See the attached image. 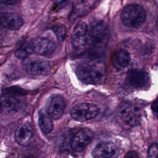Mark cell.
I'll list each match as a JSON object with an SVG mask.
<instances>
[{
	"label": "cell",
	"instance_id": "cell-11",
	"mask_svg": "<svg viewBox=\"0 0 158 158\" xmlns=\"http://www.w3.org/2000/svg\"><path fill=\"white\" fill-rule=\"evenodd\" d=\"M127 81L131 86L135 88H143L149 82L148 74L140 69H131L127 73Z\"/></svg>",
	"mask_w": 158,
	"mask_h": 158
},
{
	"label": "cell",
	"instance_id": "cell-16",
	"mask_svg": "<svg viewBox=\"0 0 158 158\" xmlns=\"http://www.w3.org/2000/svg\"><path fill=\"white\" fill-rule=\"evenodd\" d=\"M38 124L41 131L47 134L50 133L53 128V123L51 118L46 113V112L41 111L39 114Z\"/></svg>",
	"mask_w": 158,
	"mask_h": 158
},
{
	"label": "cell",
	"instance_id": "cell-10",
	"mask_svg": "<svg viewBox=\"0 0 158 158\" xmlns=\"http://www.w3.org/2000/svg\"><path fill=\"white\" fill-rule=\"evenodd\" d=\"M14 137L15 141L20 146H28L33 138V129L31 125L29 123L20 125L15 131Z\"/></svg>",
	"mask_w": 158,
	"mask_h": 158
},
{
	"label": "cell",
	"instance_id": "cell-24",
	"mask_svg": "<svg viewBox=\"0 0 158 158\" xmlns=\"http://www.w3.org/2000/svg\"><path fill=\"white\" fill-rule=\"evenodd\" d=\"M20 0H0L3 3L7 4H10V5H13L15 4H17V2H19Z\"/></svg>",
	"mask_w": 158,
	"mask_h": 158
},
{
	"label": "cell",
	"instance_id": "cell-26",
	"mask_svg": "<svg viewBox=\"0 0 158 158\" xmlns=\"http://www.w3.org/2000/svg\"><path fill=\"white\" fill-rule=\"evenodd\" d=\"M1 25V15H0V26Z\"/></svg>",
	"mask_w": 158,
	"mask_h": 158
},
{
	"label": "cell",
	"instance_id": "cell-15",
	"mask_svg": "<svg viewBox=\"0 0 158 158\" xmlns=\"http://www.w3.org/2000/svg\"><path fill=\"white\" fill-rule=\"evenodd\" d=\"M19 106V101L8 95H0V114H8L15 112Z\"/></svg>",
	"mask_w": 158,
	"mask_h": 158
},
{
	"label": "cell",
	"instance_id": "cell-14",
	"mask_svg": "<svg viewBox=\"0 0 158 158\" xmlns=\"http://www.w3.org/2000/svg\"><path fill=\"white\" fill-rule=\"evenodd\" d=\"M1 25L11 30H16L23 25L22 18L15 13H4L1 15Z\"/></svg>",
	"mask_w": 158,
	"mask_h": 158
},
{
	"label": "cell",
	"instance_id": "cell-3",
	"mask_svg": "<svg viewBox=\"0 0 158 158\" xmlns=\"http://www.w3.org/2000/svg\"><path fill=\"white\" fill-rule=\"evenodd\" d=\"M118 117L125 123L130 126H136L141 120V111L133 104L129 102H123L117 107Z\"/></svg>",
	"mask_w": 158,
	"mask_h": 158
},
{
	"label": "cell",
	"instance_id": "cell-23",
	"mask_svg": "<svg viewBox=\"0 0 158 158\" xmlns=\"http://www.w3.org/2000/svg\"><path fill=\"white\" fill-rule=\"evenodd\" d=\"M139 156L138 153L135 151H130L128 153H127L125 156V157L127 158H132V157H138Z\"/></svg>",
	"mask_w": 158,
	"mask_h": 158
},
{
	"label": "cell",
	"instance_id": "cell-5",
	"mask_svg": "<svg viewBox=\"0 0 158 158\" xmlns=\"http://www.w3.org/2000/svg\"><path fill=\"white\" fill-rule=\"evenodd\" d=\"M88 36L93 44L96 46H102L109 41V28L103 21L96 22L93 23L88 31Z\"/></svg>",
	"mask_w": 158,
	"mask_h": 158
},
{
	"label": "cell",
	"instance_id": "cell-25",
	"mask_svg": "<svg viewBox=\"0 0 158 158\" xmlns=\"http://www.w3.org/2000/svg\"><path fill=\"white\" fill-rule=\"evenodd\" d=\"M156 27H157V28L158 30V15H157V19H156Z\"/></svg>",
	"mask_w": 158,
	"mask_h": 158
},
{
	"label": "cell",
	"instance_id": "cell-22",
	"mask_svg": "<svg viewBox=\"0 0 158 158\" xmlns=\"http://www.w3.org/2000/svg\"><path fill=\"white\" fill-rule=\"evenodd\" d=\"M151 109L154 114L158 117V101H155L151 105Z\"/></svg>",
	"mask_w": 158,
	"mask_h": 158
},
{
	"label": "cell",
	"instance_id": "cell-4",
	"mask_svg": "<svg viewBox=\"0 0 158 158\" xmlns=\"http://www.w3.org/2000/svg\"><path fill=\"white\" fill-rule=\"evenodd\" d=\"M22 67L30 75H47L51 70L49 62L43 59L36 57H27L23 59Z\"/></svg>",
	"mask_w": 158,
	"mask_h": 158
},
{
	"label": "cell",
	"instance_id": "cell-21",
	"mask_svg": "<svg viewBox=\"0 0 158 158\" xmlns=\"http://www.w3.org/2000/svg\"><path fill=\"white\" fill-rule=\"evenodd\" d=\"M70 0H56L54 4V7L56 10H60L66 6Z\"/></svg>",
	"mask_w": 158,
	"mask_h": 158
},
{
	"label": "cell",
	"instance_id": "cell-1",
	"mask_svg": "<svg viewBox=\"0 0 158 158\" xmlns=\"http://www.w3.org/2000/svg\"><path fill=\"white\" fill-rule=\"evenodd\" d=\"M146 12L138 4H129L125 7L121 13V20L124 25L133 28L140 27L145 21Z\"/></svg>",
	"mask_w": 158,
	"mask_h": 158
},
{
	"label": "cell",
	"instance_id": "cell-13",
	"mask_svg": "<svg viewBox=\"0 0 158 158\" xmlns=\"http://www.w3.org/2000/svg\"><path fill=\"white\" fill-rule=\"evenodd\" d=\"M94 157H112L117 154V148L111 142L103 141L98 143L92 152Z\"/></svg>",
	"mask_w": 158,
	"mask_h": 158
},
{
	"label": "cell",
	"instance_id": "cell-6",
	"mask_svg": "<svg viewBox=\"0 0 158 158\" xmlns=\"http://www.w3.org/2000/svg\"><path fill=\"white\" fill-rule=\"evenodd\" d=\"M99 112L97 106L91 103H81L73 107L70 110L72 117L80 122H84L96 117Z\"/></svg>",
	"mask_w": 158,
	"mask_h": 158
},
{
	"label": "cell",
	"instance_id": "cell-20",
	"mask_svg": "<svg viewBox=\"0 0 158 158\" xmlns=\"http://www.w3.org/2000/svg\"><path fill=\"white\" fill-rule=\"evenodd\" d=\"M148 156L151 158H158V143H153L149 147Z\"/></svg>",
	"mask_w": 158,
	"mask_h": 158
},
{
	"label": "cell",
	"instance_id": "cell-9",
	"mask_svg": "<svg viewBox=\"0 0 158 158\" xmlns=\"http://www.w3.org/2000/svg\"><path fill=\"white\" fill-rule=\"evenodd\" d=\"M65 107L64 98L60 95H52L47 102L46 112L51 118L58 119L63 115Z\"/></svg>",
	"mask_w": 158,
	"mask_h": 158
},
{
	"label": "cell",
	"instance_id": "cell-17",
	"mask_svg": "<svg viewBox=\"0 0 158 158\" xmlns=\"http://www.w3.org/2000/svg\"><path fill=\"white\" fill-rule=\"evenodd\" d=\"M32 52H33L31 48V42H25L17 48V49L15 51V56L20 59H24L29 57Z\"/></svg>",
	"mask_w": 158,
	"mask_h": 158
},
{
	"label": "cell",
	"instance_id": "cell-2",
	"mask_svg": "<svg viewBox=\"0 0 158 158\" xmlns=\"http://www.w3.org/2000/svg\"><path fill=\"white\" fill-rule=\"evenodd\" d=\"M78 78L85 83L96 84L101 80L102 73L96 65L86 62L79 64L76 69Z\"/></svg>",
	"mask_w": 158,
	"mask_h": 158
},
{
	"label": "cell",
	"instance_id": "cell-18",
	"mask_svg": "<svg viewBox=\"0 0 158 158\" xmlns=\"http://www.w3.org/2000/svg\"><path fill=\"white\" fill-rule=\"evenodd\" d=\"M117 61L120 66L125 67L128 65L130 60V54L124 49H120L116 53Z\"/></svg>",
	"mask_w": 158,
	"mask_h": 158
},
{
	"label": "cell",
	"instance_id": "cell-12",
	"mask_svg": "<svg viewBox=\"0 0 158 158\" xmlns=\"http://www.w3.org/2000/svg\"><path fill=\"white\" fill-rule=\"evenodd\" d=\"M30 42L33 52L40 55H50L56 49L55 43L47 38H38Z\"/></svg>",
	"mask_w": 158,
	"mask_h": 158
},
{
	"label": "cell",
	"instance_id": "cell-8",
	"mask_svg": "<svg viewBox=\"0 0 158 158\" xmlns=\"http://www.w3.org/2000/svg\"><path fill=\"white\" fill-rule=\"evenodd\" d=\"M88 38V28L85 22H79L74 27L72 35L71 43L75 49H83Z\"/></svg>",
	"mask_w": 158,
	"mask_h": 158
},
{
	"label": "cell",
	"instance_id": "cell-19",
	"mask_svg": "<svg viewBox=\"0 0 158 158\" xmlns=\"http://www.w3.org/2000/svg\"><path fill=\"white\" fill-rule=\"evenodd\" d=\"M52 30L59 41H62L64 40L67 33V30L64 25L62 24L55 25L52 27Z\"/></svg>",
	"mask_w": 158,
	"mask_h": 158
},
{
	"label": "cell",
	"instance_id": "cell-7",
	"mask_svg": "<svg viewBox=\"0 0 158 158\" xmlns=\"http://www.w3.org/2000/svg\"><path fill=\"white\" fill-rule=\"evenodd\" d=\"M93 138L94 133L90 129H80L70 140L71 148L75 152H81L91 142Z\"/></svg>",
	"mask_w": 158,
	"mask_h": 158
}]
</instances>
